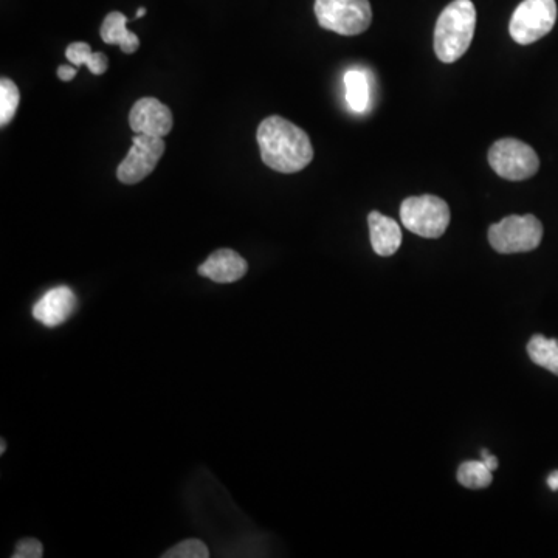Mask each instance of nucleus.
Listing matches in <instances>:
<instances>
[{"label": "nucleus", "instance_id": "obj_1", "mask_svg": "<svg viewBox=\"0 0 558 558\" xmlns=\"http://www.w3.org/2000/svg\"><path fill=\"white\" fill-rule=\"evenodd\" d=\"M256 137L262 162L278 173H298L314 159L309 135L286 118L278 115L266 118L259 124Z\"/></svg>", "mask_w": 558, "mask_h": 558}, {"label": "nucleus", "instance_id": "obj_2", "mask_svg": "<svg viewBox=\"0 0 558 558\" xmlns=\"http://www.w3.org/2000/svg\"><path fill=\"white\" fill-rule=\"evenodd\" d=\"M476 28V8L472 0H453L434 28V52L445 64L458 61L472 44Z\"/></svg>", "mask_w": 558, "mask_h": 558}, {"label": "nucleus", "instance_id": "obj_3", "mask_svg": "<svg viewBox=\"0 0 558 558\" xmlns=\"http://www.w3.org/2000/svg\"><path fill=\"white\" fill-rule=\"evenodd\" d=\"M400 219L414 235L438 239L444 235L450 224V208L441 197L431 194L408 197L400 207Z\"/></svg>", "mask_w": 558, "mask_h": 558}, {"label": "nucleus", "instance_id": "obj_4", "mask_svg": "<svg viewBox=\"0 0 558 558\" xmlns=\"http://www.w3.org/2000/svg\"><path fill=\"white\" fill-rule=\"evenodd\" d=\"M315 16L324 30L343 36L360 35L372 22L369 0H315Z\"/></svg>", "mask_w": 558, "mask_h": 558}, {"label": "nucleus", "instance_id": "obj_5", "mask_svg": "<svg viewBox=\"0 0 558 558\" xmlns=\"http://www.w3.org/2000/svg\"><path fill=\"white\" fill-rule=\"evenodd\" d=\"M543 239V225L532 214L507 216L489 228V242L501 255L532 252Z\"/></svg>", "mask_w": 558, "mask_h": 558}, {"label": "nucleus", "instance_id": "obj_6", "mask_svg": "<svg viewBox=\"0 0 558 558\" xmlns=\"http://www.w3.org/2000/svg\"><path fill=\"white\" fill-rule=\"evenodd\" d=\"M489 163L498 176L512 182L531 179L540 168V159L534 148L517 138H501L493 143Z\"/></svg>", "mask_w": 558, "mask_h": 558}, {"label": "nucleus", "instance_id": "obj_7", "mask_svg": "<svg viewBox=\"0 0 558 558\" xmlns=\"http://www.w3.org/2000/svg\"><path fill=\"white\" fill-rule=\"evenodd\" d=\"M557 21L555 0H523L510 19L509 33L517 44L529 45L545 38Z\"/></svg>", "mask_w": 558, "mask_h": 558}, {"label": "nucleus", "instance_id": "obj_8", "mask_svg": "<svg viewBox=\"0 0 558 558\" xmlns=\"http://www.w3.org/2000/svg\"><path fill=\"white\" fill-rule=\"evenodd\" d=\"M165 152V140L154 135L137 134L132 140L126 159L118 165L117 177L121 183L134 185L142 182L154 171Z\"/></svg>", "mask_w": 558, "mask_h": 558}, {"label": "nucleus", "instance_id": "obj_9", "mask_svg": "<svg viewBox=\"0 0 558 558\" xmlns=\"http://www.w3.org/2000/svg\"><path fill=\"white\" fill-rule=\"evenodd\" d=\"M173 112L155 98H142L129 112V126L135 134L166 137L173 129Z\"/></svg>", "mask_w": 558, "mask_h": 558}, {"label": "nucleus", "instance_id": "obj_10", "mask_svg": "<svg viewBox=\"0 0 558 558\" xmlns=\"http://www.w3.org/2000/svg\"><path fill=\"white\" fill-rule=\"evenodd\" d=\"M76 306L78 300L70 287H53L39 298L33 307V317L47 328H58L72 317Z\"/></svg>", "mask_w": 558, "mask_h": 558}, {"label": "nucleus", "instance_id": "obj_11", "mask_svg": "<svg viewBox=\"0 0 558 558\" xmlns=\"http://www.w3.org/2000/svg\"><path fill=\"white\" fill-rule=\"evenodd\" d=\"M247 270V261L238 252L230 248H221L199 267V275L211 279L214 283L228 284L244 278Z\"/></svg>", "mask_w": 558, "mask_h": 558}, {"label": "nucleus", "instance_id": "obj_12", "mask_svg": "<svg viewBox=\"0 0 558 558\" xmlns=\"http://www.w3.org/2000/svg\"><path fill=\"white\" fill-rule=\"evenodd\" d=\"M368 224L374 252L379 256H393L402 244V230L399 224L379 211L369 213Z\"/></svg>", "mask_w": 558, "mask_h": 558}, {"label": "nucleus", "instance_id": "obj_13", "mask_svg": "<svg viewBox=\"0 0 558 558\" xmlns=\"http://www.w3.org/2000/svg\"><path fill=\"white\" fill-rule=\"evenodd\" d=\"M128 22L129 18H126L120 11H112V13L107 14L103 25H101V39L106 44L120 45L123 53L132 55L140 47V39L126 28Z\"/></svg>", "mask_w": 558, "mask_h": 558}, {"label": "nucleus", "instance_id": "obj_14", "mask_svg": "<svg viewBox=\"0 0 558 558\" xmlns=\"http://www.w3.org/2000/svg\"><path fill=\"white\" fill-rule=\"evenodd\" d=\"M346 103L355 114H365L369 109L368 76L362 70H349L345 73Z\"/></svg>", "mask_w": 558, "mask_h": 558}, {"label": "nucleus", "instance_id": "obj_15", "mask_svg": "<svg viewBox=\"0 0 558 558\" xmlns=\"http://www.w3.org/2000/svg\"><path fill=\"white\" fill-rule=\"evenodd\" d=\"M527 354L535 365L548 369L558 376V340L537 334L527 343Z\"/></svg>", "mask_w": 558, "mask_h": 558}, {"label": "nucleus", "instance_id": "obj_16", "mask_svg": "<svg viewBox=\"0 0 558 558\" xmlns=\"http://www.w3.org/2000/svg\"><path fill=\"white\" fill-rule=\"evenodd\" d=\"M67 59L72 62L73 66L89 67L93 75H103L109 69V59L103 52H92L90 45L86 42H73L67 47Z\"/></svg>", "mask_w": 558, "mask_h": 558}, {"label": "nucleus", "instance_id": "obj_17", "mask_svg": "<svg viewBox=\"0 0 558 558\" xmlns=\"http://www.w3.org/2000/svg\"><path fill=\"white\" fill-rule=\"evenodd\" d=\"M492 473L483 461L462 462L458 469V481L467 489H486L493 483Z\"/></svg>", "mask_w": 558, "mask_h": 558}, {"label": "nucleus", "instance_id": "obj_18", "mask_svg": "<svg viewBox=\"0 0 558 558\" xmlns=\"http://www.w3.org/2000/svg\"><path fill=\"white\" fill-rule=\"evenodd\" d=\"M19 101H21V93L18 86L8 78H2L0 81V124L2 126H7L13 120L18 111Z\"/></svg>", "mask_w": 558, "mask_h": 558}, {"label": "nucleus", "instance_id": "obj_19", "mask_svg": "<svg viewBox=\"0 0 558 558\" xmlns=\"http://www.w3.org/2000/svg\"><path fill=\"white\" fill-rule=\"evenodd\" d=\"M163 558H208L210 551L207 545L199 538H188V540L180 541L173 548L168 549Z\"/></svg>", "mask_w": 558, "mask_h": 558}, {"label": "nucleus", "instance_id": "obj_20", "mask_svg": "<svg viewBox=\"0 0 558 558\" xmlns=\"http://www.w3.org/2000/svg\"><path fill=\"white\" fill-rule=\"evenodd\" d=\"M44 555V546L41 541L36 538H24L18 541V545L14 548L13 558H41Z\"/></svg>", "mask_w": 558, "mask_h": 558}, {"label": "nucleus", "instance_id": "obj_21", "mask_svg": "<svg viewBox=\"0 0 558 558\" xmlns=\"http://www.w3.org/2000/svg\"><path fill=\"white\" fill-rule=\"evenodd\" d=\"M481 458H483L481 461H483L484 464L492 470V472H495V470L498 469V458L493 456L492 453H489V450H486V448L481 450Z\"/></svg>", "mask_w": 558, "mask_h": 558}, {"label": "nucleus", "instance_id": "obj_22", "mask_svg": "<svg viewBox=\"0 0 558 558\" xmlns=\"http://www.w3.org/2000/svg\"><path fill=\"white\" fill-rule=\"evenodd\" d=\"M59 80L61 81H72L76 76L75 67L61 66L58 69Z\"/></svg>", "mask_w": 558, "mask_h": 558}, {"label": "nucleus", "instance_id": "obj_23", "mask_svg": "<svg viewBox=\"0 0 558 558\" xmlns=\"http://www.w3.org/2000/svg\"><path fill=\"white\" fill-rule=\"evenodd\" d=\"M548 486L551 490H558V470L552 472L551 475L548 476Z\"/></svg>", "mask_w": 558, "mask_h": 558}, {"label": "nucleus", "instance_id": "obj_24", "mask_svg": "<svg viewBox=\"0 0 558 558\" xmlns=\"http://www.w3.org/2000/svg\"><path fill=\"white\" fill-rule=\"evenodd\" d=\"M145 14H146L145 8H138L137 16H135V19L142 18V16H145Z\"/></svg>", "mask_w": 558, "mask_h": 558}, {"label": "nucleus", "instance_id": "obj_25", "mask_svg": "<svg viewBox=\"0 0 558 558\" xmlns=\"http://www.w3.org/2000/svg\"><path fill=\"white\" fill-rule=\"evenodd\" d=\"M4 452H5V441H2V448H0V453L4 455Z\"/></svg>", "mask_w": 558, "mask_h": 558}]
</instances>
